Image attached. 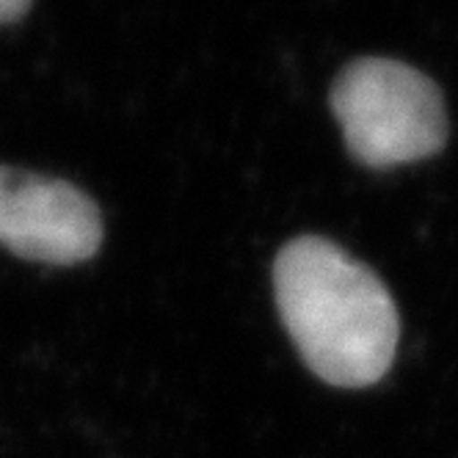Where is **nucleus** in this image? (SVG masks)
<instances>
[{
    "instance_id": "obj_1",
    "label": "nucleus",
    "mask_w": 458,
    "mask_h": 458,
    "mask_svg": "<svg viewBox=\"0 0 458 458\" xmlns=\"http://www.w3.org/2000/svg\"><path fill=\"white\" fill-rule=\"evenodd\" d=\"M274 296L304 365L332 386L362 389L386 376L401 320L386 284L337 243L304 235L282 246Z\"/></svg>"
},
{
    "instance_id": "obj_2",
    "label": "nucleus",
    "mask_w": 458,
    "mask_h": 458,
    "mask_svg": "<svg viewBox=\"0 0 458 458\" xmlns=\"http://www.w3.org/2000/svg\"><path fill=\"white\" fill-rule=\"evenodd\" d=\"M329 103L348 152L362 166H409L447 144L442 89L406 61L365 55L345 64Z\"/></svg>"
},
{
    "instance_id": "obj_3",
    "label": "nucleus",
    "mask_w": 458,
    "mask_h": 458,
    "mask_svg": "<svg viewBox=\"0 0 458 458\" xmlns=\"http://www.w3.org/2000/svg\"><path fill=\"white\" fill-rule=\"evenodd\" d=\"M0 246L30 263L78 266L103 246V216L67 180L0 166Z\"/></svg>"
},
{
    "instance_id": "obj_4",
    "label": "nucleus",
    "mask_w": 458,
    "mask_h": 458,
    "mask_svg": "<svg viewBox=\"0 0 458 458\" xmlns=\"http://www.w3.org/2000/svg\"><path fill=\"white\" fill-rule=\"evenodd\" d=\"M30 4H34V0H0V25L22 20L28 14Z\"/></svg>"
}]
</instances>
